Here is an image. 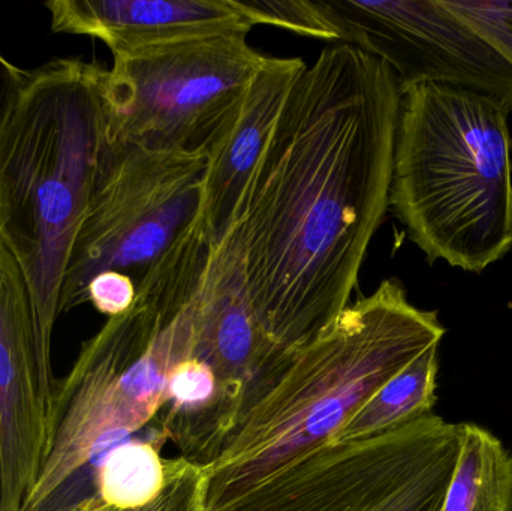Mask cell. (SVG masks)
<instances>
[{
    "label": "cell",
    "mask_w": 512,
    "mask_h": 511,
    "mask_svg": "<svg viewBox=\"0 0 512 511\" xmlns=\"http://www.w3.org/2000/svg\"><path fill=\"white\" fill-rule=\"evenodd\" d=\"M400 92L378 57L337 44L301 72L236 231L264 335L295 350L351 300L390 207Z\"/></svg>",
    "instance_id": "cell-1"
},
{
    "label": "cell",
    "mask_w": 512,
    "mask_h": 511,
    "mask_svg": "<svg viewBox=\"0 0 512 511\" xmlns=\"http://www.w3.org/2000/svg\"><path fill=\"white\" fill-rule=\"evenodd\" d=\"M438 314L385 279L349 303L246 405L219 458L203 470L204 511H227L304 453L331 443L343 423L424 351L441 344Z\"/></svg>",
    "instance_id": "cell-2"
},
{
    "label": "cell",
    "mask_w": 512,
    "mask_h": 511,
    "mask_svg": "<svg viewBox=\"0 0 512 511\" xmlns=\"http://www.w3.org/2000/svg\"><path fill=\"white\" fill-rule=\"evenodd\" d=\"M105 77L107 69L78 59L30 69L0 128V231L29 285L39 362L54 393L63 279L110 146Z\"/></svg>",
    "instance_id": "cell-3"
},
{
    "label": "cell",
    "mask_w": 512,
    "mask_h": 511,
    "mask_svg": "<svg viewBox=\"0 0 512 511\" xmlns=\"http://www.w3.org/2000/svg\"><path fill=\"white\" fill-rule=\"evenodd\" d=\"M206 272L200 252L173 249L144 276L134 306L84 342L56 384L53 446L23 511H42L72 477L125 441H168L159 411L171 371L194 351L192 311Z\"/></svg>",
    "instance_id": "cell-4"
},
{
    "label": "cell",
    "mask_w": 512,
    "mask_h": 511,
    "mask_svg": "<svg viewBox=\"0 0 512 511\" xmlns=\"http://www.w3.org/2000/svg\"><path fill=\"white\" fill-rule=\"evenodd\" d=\"M510 113L459 87L402 93L390 207L430 264L481 273L511 251Z\"/></svg>",
    "instance_id": "cell-5"
},
{
    "label": "cell",
    "mask_w": 512,
    "mask_h": 511,
    "mask_svg": "<svg viewBox=\"0 0 512 511\" xmlns=\"http://www.w3.org/2000/svg\"><path fill=\"white\" fill-rule=\"evenodd\" d=\"M246 36L216 35L114 56L105 77L110 143L209 156L267 60Z\"/></svg>",
    "instance_id": "cell-6"
},
{
    "label": "cell",
    "mask_w": 512,
    "mask_h": 511,
    "mask_svg": "<svg viewBox=\"0 0 512 511\" xmlns=\"http://www.w3.org/2000/svg\"><path fill=\"white\" fill-rule=\"evenodd\" d=\"M462 443V425L430 414L366 440L322 444L227 511H441Z\"/></svg>",
    "instance_id": "cell-7"
},
{
    "label": "cell",
    "mask_w": 512,
    "mask_h": 511,
    "mask_svg": "<svg viewBox=\"0 0 512 511\" xmlns=\"http://www.w3.org/2000/svg\"><path fill=\"white\" fill-rule=\"evenodd\" d=\"M207 156L111 144L66 267L59 312L86 303L89 282L120 272L140 285L203 213Z\"/></svg>",
    "instance_id": "cell-8"
},
{
    "label": "cell",
    "mask_w": 512,
    "mask_h": 511,
    "mask_svg": "<svg viewBox=\"0 0 512 511\" xmlns=\"http://www.w3.org/2000/svg\"><path fill=\"white\" fill-rule=\"evenodd\" d=\"M337 41L387 63L405 93L442 84L499 99L512 111V68L441 0H315Z\"/></svg>",
    "instance_id": "cell-9"
},
{
    "label": "cell",
    "mask_w": 512,
    "mask_h": 511,
    "mask_svg": "<svg viewBox=\"0 0 512 511\" xmlns=\"http://www.w3.org/2000/svg\"><path fill=\"white\" fill-rule=\"evenodd\" d=\"M54 432L29 285L0 231V511H23Z\"/></svg>",
    "instance_id": "cell-10"
},
{
    "label": "cell",
    "mask_w": 512,
    "mask_h": 511,
    "mask_svg": "<svg viewBox=\"0 0 512 511\" xmlns=\"http://www.w3.org/2000/svg\"><path fill=\"white\" fill-rule=\"evenodd\" d=\"M192 320V356L215 372L237 426L246 404L273 380L291 350L273 344L256 321L245 255L236 230L213 248Z\"/></svg>",
    "instance_id": "cell-11"
},
{
    "label": "cell",
    "mask_w": 512,
    "mask_h": 511,
    "mask_svg": "<svg viewBox=\"0 0 512 511\" xmlns=\"http://www.w3.org/2000/svg\"><path fill=\"white\" fill-rule=\"evenodd\" d=\"M51 30L101 39L113 56L251 32L233 0H51Z\"/></svg>",
    "instance_id": "cell-12"
},
{
    "label": "cell",
    "mask_w": 512,
    "mask_h": 511,
    "mask_svg": "<svg viewBox=\"0 0 512 511\" xmlns=\"http://www.w3.org/2000/svg\"><path fill=\"white\" fill-rule=\"evenodd\" d=\"M306 66L298 57H267L230 128L207 156L201 221L213 248L236 230L259 159Z\"/></svg>",
    "instance_id": "cell-13"
},
{
    "label": "cell",
    "mask_w": 512,
    "mask_h": 511,
    "mask_svg": "<svg viewBox=\"0 0 512 511\" xmlns=\"http://www.w3.org/2000/svg\"><path fill=\"white\" fill-rule=\"evenodd\" d=\"M438 348H429L370 396L334 435L331 443L366 440L396 431L432 414L436 404Z\"/></svg>",
    "instance_id": "cell-14"
},
{
    "label": "cell",
    "mask_w": 512,
    "mask_h": 511,
    "mask_svg": "<svg viewBox=\"0 0 512 511\" xmlns=\"http://www.w3.org/2000/svg\"><path fill=\"white\" fill-rule=\"evenodd\" d=\"M463 443L441 511H512V455L486 429L462 425Z\"/></svg>",
    "instance_id": "cell-15"
},
{
    "label": "cell",
    "mask_w": 512,
    "mask_h": 511,
    "mask_svg": "<svg viewBox=\"0 0 512 511\" xmlns=\"http://www.w3.org/2000/svg\"><path fill=\"white\" fill-rule=\"evenodd\" d=\"M167 441L132 438L108 450L95 471V494L120 511L141 509L159 497L183 459H164Z\"/></svg>",
    "instance_id": "cell-16"
},
{
    "label": "cell",
    "mask_w": 512,
    "mask_h": 511,
    "mask_svg": "<svg viewBox=\"0 0 512 511\" xmlns=\"http://www.w3.org/2000/svg\"><path fill=\"white\" fill-rule=\"evenodd\" d=\"M236 8L256 24L280 27L301 36L337 41L336 33L316 8L315 0H233Z\"/></svg>",
    "instance_id": "cell-17"
},
{
    "label": "cell",
    "mask_w": 512,
    "mask_h": 511,
    "mask_svg": "<svg viewBox=\"0 0 512 511\" xmlns=\"http://www.w3.org/2000/svg\"><path fill=\"white\" fill-rule=\"evenodd\" d=\"M441 3L465 21L512 68V2L441 0Z\"/></svg>",
    "instance_id": "cell-18"
},
{
    "label": "cell",
    "mask_w": 512,
    "mask_h": 511,
    "mask_svg": "<svg viewBox=\"0 0 512 511\" xmlns=\"http://www.w3.org/2000/svg\"><path fill=\"white\" fill-rule=\"evenodd\" d=\"M203 470L182 461L152 503L131 511H204Z\"/></svg>",
    "instance_id": "cell-19"
},
{
    "label": "cell",
    "mask_w": 512,
    "mask_h": 511,
    "mask_svg": "<svg viewBox=\"0 0 512 511\" xmlns=\"http://www.w3.org/2000/svg\"><path fill=\"white\" fill-rule=\"evenodd\" d=\"M137 299V285L125 273L104 272L87 285L86 303H92L96 311L108 318L125 314Z\"/></svg>",
    "instance_id": "cell-20"
},
{
    "label": "cell",
    "mask_w": 512,
    "mask_h": 511,
    "mask_svg": "<svg viewBox=\"0 0 512 511\" xmlns=\"http://www.w3.org/2000/svg\"><path fill=\"white\" fill-rule=\"evenodd\" d=\"M24 69L18 68L14 63L9 62L2 53H0V128L5 122L6 114L9 108L14 104L17 98L18 90L23 83Z\"/></svg>",
    "instance_id": "cell-21"
},
{
    "label": "cell",
    "mask_w": 512,
    "mask_h": 511,
    "mask_svg": "<svg viewBox=\"0 0 512 511\" xmlns=\"http://www.w3.org/2000/svg\"><path fill=\"white\" fill-rule=\"evenodd\" d=\"M57 511H120L114 507L105 504L96 494H90L89 497L80 498L75 503L69 504L66 509Z\"/></svg>",
    "instance_id": "cell-22"
}]
</instances>
